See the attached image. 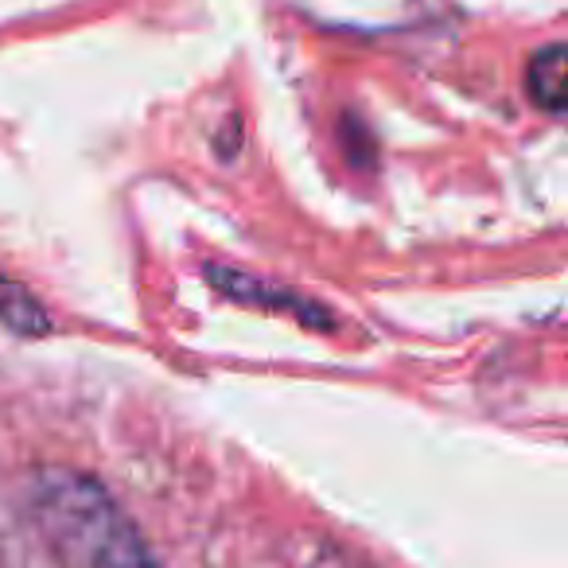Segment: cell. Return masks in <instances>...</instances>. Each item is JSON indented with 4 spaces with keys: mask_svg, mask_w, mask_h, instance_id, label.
<instances>
[{
    "mask_svg": "<svg viewBox=\"0 0 568 568\" xmlns=\"http://www.w3.org/2000/svg\"><path fill=\"white\" fill-rule=\"evenodd\" d=\"M565 74H568L565 43H549V48L537 51L526 71V90H529V98H534V105H541V110H549V113L565 110V90H568Z\"/></svg>",
    "mask_w": 568,
    "mask_h": 568,
    "instance_id": "2",
    "label": "cell"
},
{
    "mask_svg": "<svg viewBox=\"0 0 568 568\" xmlns=\"http://www.w3.org/2000/svg\"><path fill=\"white\" fill-rule=\"evenodd\" d=\"M0 327H9L17 335H48L51 316L24 284L12 276H0Z\"/></svg>",
    "mask_w": 568,
    "mask_h": 568,
    "instance_id": "3",
    "label": "cell"
},
{
    "mask_svg": "<svg viewBox=\"0 0 568 568\" xmlns=\"http://www.w3.org/2000/svg\"><path fill=\"white\" fill-rule=\"evenodd\" d=\"M32 510L51 549L74 568H160L121 503L87 471L40 467Z\"/></svg>",
    "mask_w": 568,
    "mask_h": 568,
    "instance_id": "1",
    "label": "cell"
},
{
    "mask_svg": "<svg viewBox=\"0 0 568 568\" xmlns=\"http://www.w3.org/2000/svg\"><path fill=\"white\" fill-rule=\"evenodd\" d=\"M304 568H355L351 560H343L339 552H316Z\"/></svg>",
    "mask_w": 568,
    "mask_h": 568,
    "instance_id": "5",
    "label": "cell"
},
{
    "mask_svg": "<svg viewBox=\"0 0 568 568\" xmlns=\"http://www.w3.org/2000/svg\"><path fill=\"white\" fill-rule=\"evenodd\" d=\"M211 281L219 284V293L234 296V301H245V304H276V308H288V312H304V320H312V324H327L324 316H316V308L304 301H296V296H281V301H273V296H265L257 288V281H250V276H237L230 273V268H211Z\"/></svg>",
    "mask_w": 568,
    "mask_h": 568,
    "instance_id": "4",
    "label": "cell"
}]
</instances>
